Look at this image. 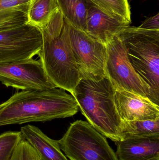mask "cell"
<instances>
[{
  "mask_svg": "<svg viewBox=\"0 0 159 160\" xmlns=\"http://www.w3.org/2000/svg\"></svg>",
  "mask_w": 159,
  "mask_h": 160,
  "instance_id": "cell-25",
  "label": "cell"
},
{
  "mask_svg": "<svg viewBox=\"0 0 159 160\" xmlns=\"http://www.w3.org/2000/svg\"><path fill=\"white\" fill-rule=\"evenodd\" d=\"M141 29L148 30H159V14L147 18L140 26Z\"/></svg>",
  "mask_w": 159,
  "mask_h": 160,
  "instance_id": "cell-23",
  "label": "cell"
},
{
  "mask_svg": "<svg viewBox=\"0 0 159 160\" xmlns=\"http://www.w3.org/2000/svg\"><path fill=\"white\" fill-rule=\"evenodd\" d=\"M69 32L71 47L81 79L97 81L105 77L106 45L70 25Z\"/></svg>",
  "mask_w": 159,
  "mask_h": 160,
  "instance_id": "cell-7",
  "label": "cell"
},
{
  "mask_svg": "<svg viewBox=\"0 0 159 160\" xmlns=\"http://www.w3.org/2000/svg\"><path fill=\"white\" fill-rule=\"evenodd\" d=\"M114 18L130 24V8L128 0H90Z\"/></svg>",
  "mask_w": 159,
  "mask_h": 160,
  "instance_id": "cell-17",
  "label": "cell"
},
{
  "mask_svg": "<svg viewBox=\"0 0 159 160\" xmlns=\"http://www.w3.org/2000/svg\"><path fill=\"white\" fill-rule=\"evenodd\" d=\"M71 95L88 122L105 137L122 140V121L115 102V89L106 77L95 81L82 78Z\"/></svg>",
  "mask_w": 159,
  "mask_h": 160,
  "instance_id": "cell-3",
  "label": "cell"
},
{
  "mask_svg": "<svg viewBox=\"0 0 159 160\" xmlns=\"http://www.w3.org/2000/svg\"><path fill=\"white\" fill-rule=\"evenodd\" d=\"M115 144L119 160H152L159 158V134L131 137Z\"/></svg>",
  "mask_w": 159,
  "mask_h": 160,
  "instance_id": "cell-12",
  "label": "cell"
},
{
  "mask_svg": "<svg viewBox=\"0 0 159 160\" xmlns=\"http://www.w3.org/2000/svg\"><path fill=\"white\" fill-rule=\"evenodd\" d=\"M40 29L28 23L0 31V48L27 52L37 55L42 45Z\"/></svg>",
  "mask_w": 159,
  "mask_h": 160,
  "instance_id": "cell-10",
  "label": "cell"
},
{
  "mask_svg": "<svg viewBox=\"0 0 159 160\" xmlns=\"http://www.w3.org/2000/svg\"><path fill=\"white\" fill-rule=\"evenodd\" d=\"M117 36L134 71L149 87L148 98L159 105V30L129 25Z\"/></svg>",
  "mask_w": 159,
  "mask_h": 160,
  "instance_id": "cell-4",
  "label": "cell"
},
{
  "mask_svg": "<svg viewBox=\"0 0 159 160\" xmlns=\"http://www.w3.org/2000/svg\"><path fill=\"white\" fill-rule=\"evenodd\" d=\"M30 0H0V12L15 10L28 9Z\"/></svg>",
  "mask_w": 159,
  "mask_h": 160,
  "instance_id": "cell-22",
  "label": "cell"
},
{
  "mask_svg": "<svg viewBox=\"0 0 159 160\" xmlns=\"http://www.w3.org/2000/svg\"><path fill=\"white\" fill-rule=\"evenodd\" d=\"M40 30L43 41L37 55L45 73L56 87L72 94L81 78L70 43L69 25L59 9Z\"/></svg>",
  "mask_w": 159,
  "mask_h": 160,
  "instance_id": "cell-2",
  "label": "cell"
},
{
  "mask_svg": "<svg viewBox=\"0 0 159 160\" xmlns=\"http://www.w3.org/2000/svg\"><path fill=\"white\" fill-rule=\"evenodd\" d=\"M106 50L105 75L113 86L148 98L149 87L134 71L117 35L106 44Z\"/></svg>",
  "mask_w": 159,
  "mask_h": 160,
  "instance_id": "cell-6",
  "label": "cell"
},
{
  "mask_svg": "<svg viewBox=\"0 0 159 160\" xmlns=\"http://www.w3.org/2000/svg\"><path fill=\"white\" fill-rule=\"evenodd\" d=\"M35 55L32 52L9 50L0 48V63L30 59Z\"/></svg>",
  "mask_w": 159,
  "mask_h": 160,
  "instance_id": "cell-21",
  "label": "cell"
},
{
  "mask_svg": "<svg viewBox=\"0 0 159 160\" xmlns=\"http://www.w3.org/2000/svg\"><path fill=\"white\" fill-rule=\"evenodd\" d=\"M22 138L37 152L40 160H68L58 141L48 137L39 128L27 125L21 128Z\"/></svg>",
  "mask_w": 159,
  "mask_h": 160,
  "instance_id": "cell-13",
  "label": "cell"
},
{
  "mask_svg": "<svg viewBox=\"0 0 159 160\" xmlns=\"http://www.w3.org/2000/svg\"><path fill=\"white\" fill-rule=\"evenodd\" d=\"M78 109L73 96L61 88L22 90L0 104V127L70 117Z\"/></svg>",
  "mask_w": 159,
  "mask_h": 160,
  "instance_id": "cell-1",
  "label": "cell"
},
{
  "mask_svg": "<svg viewBox=\"0 0 159 160\" xmlns=\"http://www.w3.org/2000/svg\"><path fill=\"white\" fill-rule=\"evenodd\" d=\"M28 9H15L0 12V31L28 23Z\"/></svg>",
  "mask_w": 159,
  "mask_h": 160,
  "instance_id": "cell-18",
  "label": "cell"
},
{
  "mask_svg": "<svg viewBox=\"0 0 159 160\" xmlns=\"http://www.w3.org/2000/svg\"><path fill=\"white\" fill-rule=\"evenodd\" d=\"M58 9L57 0H30L27 13L28 23L41 29Z\"/></svg>",
  "mask_w": 159,
  "mask_h": 160,
  "instance_id": "cell-15",
  "label": "cell"
},
{
  "mask_svg": "<svg viewBox=\"0 0 159 160\" xmlns=\"http://www.w3.org/2000/svg\"><path fill=\"white\" fill-rule=\"evenodd\" d=\"M22 138L21 132L8 131L0 135V160H9Z\"/></svg>",
  "mask_w": 159,
  "mask_h": 160,
  "instance_id": "cell-19",
  "label": "cell"
},
{
  "mask_svg": "<svg viewBox=\"0 0 159 160\" xmlns=\"http://www.w3.org/2000/svg\"><path fill=\"white\" fill-rule=\"evenodd\" d=\"M115 102L122 121L154 120L159 118V106L148 98L116 86Z\"/></svg>",
  "mask_w": 159,
  "mask_h": 160,
  "instance_id": "cell-9",
  "label": "cell"
},
{
  "mask_svg": "<svg viewBox=\"0 0 159 160\" xmlns=\"http://www.w3.org/2000/svg\"><path fill=\"white\" fill-rule=\"evenodd\" d=\"M129 23L112 18L90 1L85 32L106 45Z\"/></svg>",
  "mask_w": 159,
  "mask_h": 160,
  "instance_id": "cell-11",
  "label": "cell"
},
{
  "mask_svg": "<svg viewBox=\"0 0 159 160\" xmlns=\"http://www.w3.org/2000/svg\"><path fill=\"white\" fill-rule=\"evenodd\" d=\"M156 134H159V118L154 120L122 121V140Z\"/></svg>",
  "mask_w": 159,
  "mask_h": 160,
  "instance_id": "cell-16",
  "label": "cell"
},
{
  "mask_svg": "<svg viewBox=\"0 0 159 160\" xmlns=\"http://www.w3.org/2000/svg\"><path fill=\"white\" fill-rule=\"evenodd\" d=\"M152 160H159V158H157L155 159Z\"/></svg>",
  "mask_w": 159,
  "mask_h": 160,
  "instance_id": "cell-24",
  "label": "cell"
},
{
  "mask_svg": "<svg viewBox=\"0 0 159 160\" xmlns=\"http://www.w3.org/2000/svg\"><path fill=\"white\" fill-rule=\"evenodd\" d=\"M63 19L70 26L85 32L90 0H57Z\"/></svg>",
  "mask_w": 159,
  "mask_h": 160,
  "instance_id": "cell-14",
  "label": "cell"
},
{
  "mask_svg": "<svg viewBox=\"0 0 159 160\" xmlns=\"http://www.w3.org/2000/svg\"><path fill=\"white\" fill-rule=\"evenodd\" d=\"M58 142L71 160H119L105 136L87 121L72 123Z\"/></svg>",
  "mask_w": 159,
  "mask_h": 160,
  "instance_id": "cell-5",
  "label": "cell"
},
{
  "mask_svg": "<svg viewBox=\"0 0 159 160\" xmlns=\"http://www.w3.org/2000/svg\"><path fill=\"white\" fill-rule=\"evenodd\" d=\"M40 160L36 151L22 137L9 160Z\"/></svg>",
  "mask_w": 159,
  "mask_h": 160,
  "instance_id": "cell-20",
  "label": "cell"
},
{
  "mask_svg": "<svg viewBox=\"0 0 159 160\" xmlns=\"http://www.w3.org/2000/svg\"><path fill=\"white\" fill-rule=\"evenodd\" d=\"M0 82L7 87L22 90L57 88L48 77L41 60L33 58L0 63Z\"/></svg>",
  "mask_w": 159,
  "mask_h": 160,
  "instance_id": "cell-8",
  "label": "cell"
}]
</instances>
